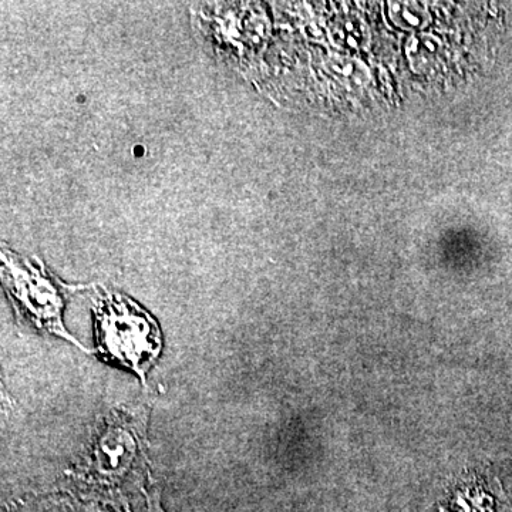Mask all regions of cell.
<instances>
[{"instance_id": "6da1fadb", "label": "cell", "mask_w": 512, "mask_h": 512, "mask_svg": "<svg viewBox=\"0 0 512 512\" xmlns=\"http://www.w3.org/2000/svg\"><path fill=\"white\" fill-rule=\"evenodd\" d=\"M146 414L113 410L94 431L83 460L73 468V480L83 490L120 494L126 484H140L147 470Z\"/></svg>"}, {"instance_id": "7a4b0ae2", "label": "cell", "mask_w": 512, "mask_h": 512, "mask_svg": "<svg viewBox=\"0 0 512 512\" xmlns=\"http://www.w3.org/2000/svg\"><path fill=\"white\" fill-rule=\"evenodd\" d=\"M90 301L96 352L146 383L147 373L156 365L163 349L157 320L133 299L104 286L94 288Z\"/></svg>"}, {"instance_id": "3957f363", "label": "cell", "mask_w": 512, "mask_h": 512, "mask_svg": "<svg viewBox=\"0 0 512 512\" xmlns=\"http://www.w3.org/2000/svg\"><path fill=\"white\" fill-rule=\"evenodd\" d=\"M2 284L20 318L42 332L69 340L86 350L64 328L63 311L67 298L86 286L63 284L50 274L39 258L29 259L2 247Z\"/></svg>"}, {"instance_id": "277c9868", "label": "cell", "mask_w": 512, "mask_h": 512, "mask_svg": "<svg viewBox=\"0 0 512 512\" xmlns=\"http://www.w3.org/2000/svg\"><path fill=\"white\" fill-rule=\"evenodd\" d=\"M127 512V511H126Z\"/></svg>"}]
</instances>
